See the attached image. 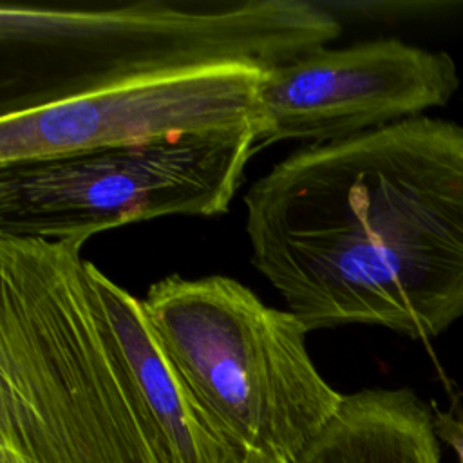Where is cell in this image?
I'll return each instance as SVG.
<instances>
[{"mask_svg":"<svg viewBox=\"0 0 463 463\" xmlns=\"http://www.w3.org/2000/svg\"><path fill=\"white\" fill-rule=\"evenodd\" d=\"M244 208L253 268L309 333L429 340L463 318V127L416 116L306 145Z\"/></svg>","mask_w":463,"mask_h":463,"instance_id":"cell-1","label":"cell"},{"mask_svg":"<svg viewBox=\"0 0 463 463\" xmlns=\"http://www.w3.org/2000/svg\"><path fill=\"white\" fill-rule=\"evenodd\" d=\"M81 246L0 237V463H170Z\"/></svg>","mask_w":463,"mask_h":463,"instance_id":"cell-2","label":"cell"},{"mask_svg":"<svg viewBox=\"0 0 463 463\" xmlns=\"http://www.w3.org/2000/svg\"><path fill=\"white\" fill-rule=\"evenodd\" d=\"M306 0H143L99 7L4 2L0 118L125 81L215 65L277 67L338 38Z\"/></svg>","mask_w":463,"mask_h":463,"instance_id":"cell-3","label":"cell"},{"mask_svg":"<svg viewBox=\"0 0 463 463\" xmlns=\"http://www.w3.org/2000/svg\"><path fill=\"white\" fill-rule=\"evenodd\" d=\"M141 304L226 463H297L342 402L313 364L304 324L232 277L172 273Z\"/></svg>","mask_w":463,"mask_h":463,"instance_id":"cell-4","label":"cell"},{"mask_svg":"<svg viewBox=\"0 0 463 463\" xmlns=\"http://www.w3.org/2000/svg\"><path fill=\"white\" fill-rule=\"evenodd\" d=\"M255 128L116 145L0 166V237L87 242L159 217L228 210Z\"/></svg>","mask_w":463,"mask_h":463,"instance_id":"cell-5","label":"cell"},{"mask_svg":"<svg viewBox=\"0 0 463 463\" xmlns=\"http://www.w3.org/2000/svg\"><path fill=\"white\" fill-rule=\"evenodd\" d=\"M458 85L447 52L398 38L317 47L264 71L257 146L347 139L443 107Z\"/></svg>","mask_w":463,"mask_h":463,"instance_id":"cell-6","label":"cell"},{"mask_svg":"<svg viewBox=\"0 0 463 463\" xmlns=\"http://www.w3.org/2000/svg\"><path fill=\"white\" fill-rule=\"evenodd\" d=\"M264 71L215 65L125 81L0 118V166L92 148L255 128Z\"/></svg>","mask_w":463,"mask_h":463,"instance_id":"cell-7","label":"cell"},{"mask_svg":"<svg viewBox=\"0 0 463 463\" xmlns=\"http://www.w3.org/2000/svg\"><path fill=\"white\" fill-rule=\"evenodd\" d=\"M92 277L119 351L170 463H226L221 445L166 362L141 300L109 279L96 264Z\"/></svg>","mask_w":463,"mask_h":463,"instance_id":"cell-8","label":"cell"},{"mask_svg":"<svg viewBox=\"0 0 463 463\" xmlns=\"http://www.w3.org/2000/svg\"><path fill=\"white\" fill-rule=\"evenodd\" d=\"M297 463H441L434 412L411 389L344 394Z\"/></svg>","mask_w":463,"mask_h":463,"instance_id":"cell-9","label":"cell"},{"mask_svg":"<svg viewBox=\"0 0 463 463\" xmlns=\"http://www.w3.org/2000/svg\"><path fill=\"white\" fill-rule=\"evenodd\" d=\"M434 425H436L438 438L449 443L458 454L459 463H463V421L454 418L449 412H436Z\"/></svg>","mask_w":463,"mask_h":463,"instance_id":"cell-10","label":"cell"}]
</instances>
